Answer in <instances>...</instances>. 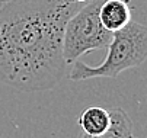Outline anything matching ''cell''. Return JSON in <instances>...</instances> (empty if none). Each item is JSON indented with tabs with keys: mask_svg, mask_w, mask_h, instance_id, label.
Instances as JSON below:
<instances>
[{
	"mask_svg": "<svg viewBox=\"0 0 147 138\" xmlns=\"http://www.w3.org/2000/svg\"><path fill=\"white\" fill-rule=\"evenodd\" d=\"M73 0H15L0 9V80L24 92L55 87L66 74L63 32Z\"/></svg>",
	"mask_w": 147,
	"mask_h": 138,
	"instance_id": "1",
	"label": "cell"
},
{
	"mask_svg": "<svg viewBox=\"0 0 147 138\" xmlns=\"http://www.w3.org/2000/svg\"><path fill=\"white\" fill-rule=\"evenodd\" d=\"M107 58L95 67L76 60L69 73L73 82L89 80L96 77H118L119 73L138 67L147 58V28L138 22L131 21L119 31L112 33L108 44Z\"/></svg>",
	"mask_w": 147,
	"mask_h": 138,
	"instance_id": "2",
	"label": "cell"
},
{
	"mask_svg": "<svg viewBox=\"0 0 147 138\" xmlns=\"http://www.w3.org/2000/svg\"><path fill=\"white\" fill-rule=\"evenodd\" d=\"M103 0H89L83 3L66 22L63 32V57L71 64L79 57L93 50L107 48L112 33L99 21V7Z\"/></svg>",
	"mask_w": 147,
	"mask_h": 138,
	"instance_id": "3",
	"label": "cell"
},
{
	"mask_svg": "<svg viewBox=\"0 0 147 138\" xmlns=\"http://www.w3.org/2000/svg\"><path fill=\"white\" fill-rule=\"evenodd\" d=\"M99 21L111 33L128 25L131 22L130 0H103L99 7Z\"/></svg>",
	"mask_w": 147,
	"mask_h": 138,
	"instance_id": "4",
	"label": "cell"
},
{
	"mask_svg": "<svg viewBox=\"0 0 147 138\" xmlns=\"http://www.w3.org/2000/svg\"><path fill=\"white\" fill-rule=\"evenodd\" d=\"M111 124L108 129L99 135H89L83 134L80 138H137L133 128V121L128 113L121 108L109 109Z\"/></svg>",
	"mask_w": 147,
	"mask_h": 138,
	"instance_id": "5",
	"label": "cell"
},
{
	"mask_svg": "<svg viewBox=\"0 0 147 138\" xmlns=\"http://www.w3.org/2000/svg\"><path fill=\"white\" fill-rule=\"evenodd\" d=\"M111 124L109 109L92 106L82 112L79 116V125L83 128L85 134L89 135H99L108 129Z\"/></svg>",
	"mask_w": 147,
	"mask_h": 138,
	"instance_id": "6",
	"label": "cell"
},
{
	"mask_svg": "<svg viewBox=\"0 0 147 138\" xmlns=\"http://www.w3.org/2000/svg\"><path fill=\"white\" fill-rule=\"evenodd\" d=\"M15 0H0V9H3V7H6L7 5H10V3H13Z\"/></svg>",
	"mask_w": 147,
	"mask_h": 138,
	"instance_id": "7",
	"label": "cell"
},
{
	"mask_svg": "<svg viewBox=\"0 0 147 138\" xmlns=\"http://www.w3.org/2000/svg\"><path fill=\"white\" fill-rule=\"evenodd\" d=\"M73 2H76V3H86V2H89V0H73Z\"/></svg>",
	"mask_w": 147,
	"mask_h": 138,
	"instance_id": "8",
	"label": "cell"
}]
</instances>
